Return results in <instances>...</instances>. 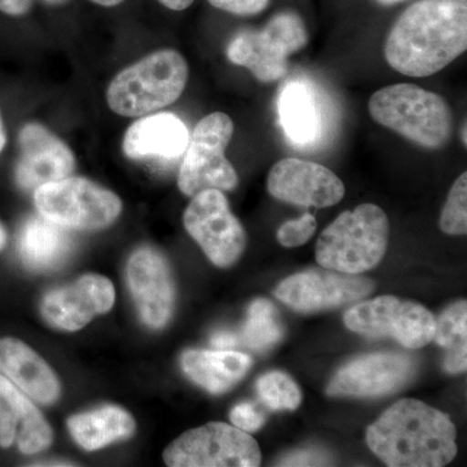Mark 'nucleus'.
I'll return each mask as SVG.
<instances>
[{"mask_svg":"<svg viewBox=\"0 0 467 467\" xmlns=\"http://www.w3.org/2000/svg\"><path fill=\"white\" fill-rule=\"evenodd\" d=\"M187 377L211 393L229 391L241 382L252 365L250 356L235 350L192 349L181 358Z\"/></svg>","mask_w":467,"mask_h":467,"instance_id":"4be33fe9","label":"nucleus"},{"mask_svg":"<svg viewBox=\"0 0 467 467\" xmlns=\"http://www.w3.org/2000/svg\"><path fill=\"white\" fill-rule=\"evenodd\" d=\"M456 426L448 414L402 399L368 426V448L391 467H441L456 457Z\"/></svg>","mask_w":467,"mask_h":467,"instance_id":"f03ea898","label":"nucleus"},{"mask_svg":"<svg viewBox=\"0 0 467 467\" xmlns=\"http://www.w3.org/2000/svg\"><path fill=\"white\" fill-rule=\"evenodd\" d=\"M374 290L370 279L337 270H310L285 278L276 287V299L297 312L333 309L364 299Z\"/></svg>","mask_w":467,"mask_h":467,"instance_id":"f8f14e48","label":"nucleus"},{"mask_svg":"<svg viewBox=\"0 0 467 467\" xmlns=\"http://www.w3.org/2000/svg\"><path fill=\"white\" fill-rule=\"evenodd\" d=\"M189 140L182 119L162 112L135 121L126 131L122 149L131 160H174L183 155Z\"/></svg>","mask_w":467,"mask_h":467,"instance_id":"6ab92c4d","label":"nucleus"},{"mask_svg":"<svg viewBox=\"0 0 467 467\" xmlns=\"http://www.w3.org/2000/svg\"><path fill=\"white\" fill-rule=\"evenodd\" d=\"M15 441L24 453H36L51 444L52 430L33 402L0 376V447L9 448Z\"/></svg>","mask_w":467,"mask_h":467,"instance_id":"a211bd4d","label":"nucleus"},{"mask_svg":"<svg viewBox=\"0 0 467 467\" xmlns=\"http://www.w3.org/2000/svg\"><path fill=\"white\" fill-rule=\"evenodd\" d=\"M0 371L41 404H52L60 395V383L45 359L14 337L0 340Z\"/></svg>","mask_w":467,"mask_h":467,"instance_id":"aec40b11","label":"nucleus"},{"mask_svg":"<svg viewBox=\"0 0 467 467\" xmlns=\"http://www.w3.org/2000/svg\"><path fill=\"white\" fill-rule=\"evenodd\" d=\"M41 216L67 229L100 230L112 225L122 211L119 196L88 178L67 177L34 192Z\"/></svg>","mask_w":467,"mask_h":467,"instance_id":"423d86ee","label":"nucleus"},{"mask_svg":"<svg viewBox=\"0 0 467 467\" xmlns=\"http://www.w3.org/2000/svg\"><path fill=\"white\" fill-rule=\"evenodd\" d=\"M344 324L353 333L389 337L418 349L434 340L436 318L423 306L395 296H380L350 308Z\"/></svg>","mask_w":467,"mask_h":467,"instance_id":"9d476101","label":"nucleus"},{"mask_svg":"<svg viewBox=\"0 0 467 467\" xmlns=\"http://www.w3.org/2000/svg\"><path fill=\"white\" fill-rule=\"evenodd\" d=\"M91 2L103 5V7H116V5H121L125 0H91Z\"/></svg>","mask_w":467,"mask_h":467,"instance_id":"c9c22d12","label":"nucleus"},{"mask_svg":"<svg viewBox=\"0 0 467 467\" xmlns=\"http://www.w3.org/2000/svg\"><path fill=\"white\" fill-rule=\"evenodd\" d=\"M414 374V362L398 353H376L340 368L326 389L328 396H382L395 392Z\"/></svg>","mask_w":467,"mask_h":467,"instance_id":"dca6fc26","label":"nucleus"},{"mask_svg":"<svg viewBox=\"0 0 467 467\" xmlns=\"http://www.w3.org/2000/svg\"><path fill=\"white\" fill-rule=\"evenodd\" d=\"M327 456L322 454L321 451H300L292 453L290 456L282 460L281 465L285 466H316L326 465L327 463Z\"/></svg>","mask_w":467,"mask_h":467,"instance_id":"2f4dec72","label":"nucleus"},{"mask_svg":"<svg viewBox=\"0 0 467 467\" xmlns=\"http://www.w3.org/2000/svg\"><path fill=\"white\" fill-rule=\"evenodd\" d=\"M308 33L299 15L281 12L260 30L236 34L227 47V57L261 82H272L287 73V58L306 47Z\"/></svg>","mask_w":467,"mask_h":467,"instance_id":"6e6552de","label":"nucleus"},{"mask_svg":"<svg viewBox=\"0 0 467 467\" xmlns=\"http://www.w3.org/2000/svg\"><path fill=\"white\" fill-rule=\"evenodd\" d=\"M183 223L214 265L227 267L242 256L247 241L244 227L220 190H202L193 195Z\"/></svg>","mask_w":467,"mask_h":467,"instance_id":"9b49d317","label":"nucleus"},{"mask_svg":"<svg viewBox=\"0 0 467 467\" xmlns=\"http://www.w3.org/2000/svg\"><path fill=\"white\" fill-rule=\"evenodd\" d=\"M278 115L285 134L295 146L317 142L322 133V109L312 86L299 79L284 85L278 97Z\"/></svg>","mask_w":467,"mask_h":467,"instance_id":"412c9836","label":"nucleus"},{"mask_svg":"<svg viewBox=\"0 0 467 467\" xmlns=\"http://www.w3.org/2000/svg\"><path fill=\"white\" fill-rule=\"evenodd\" d=\"M189 81V64L175 50L153 52L125 67L109 84L107 103L117 115L142 117L173 104Z\"/></svg>","mask_w":467,"mask_h":467,"instance_id":"20e7f679","label":"nucleus"},{"mask_svg":"<svg viewBox=\"0 0 467 467\" xmlns=\"http://www.w3.org/2000/svg\"><path fill=\"white\" fill-rule=\"evenodd\" d=\"M16 182L26 192L69 177L76 168L72 150L43 125L26 124L18 135Z\"/></svg>","mask_w":467,"mask_h":467,"instance_id":"2eb2a0df","label":"nucleus"},{"mask_svg":"<svg viewBox=\"0 0 467 467\" xmlns=\"http://www.w3.org/2000/svg\"><path fill=\"white\" fill-rule=\"evenodd\" d=\"M389 221L382 208L361 204L343 212L318 238L316 259L326 269L361 275L376 267L389 247Z\"/></svg>","mask_w":467,"mask_h":467,"instance_id":"39448f33","label":"nucleus"},{"mask_svg":"<svg viewBox=\"0 0 467 467\" xmlns=\"http://www.w3.org/2000/svg\"><path fill=\"white\" fill-rule=\"evenodd\" d=\"M434 340L445 350L448 373L465 371L467 367V304L457 301L436 319Z\"/></svg>","mask_w":467,"mask_h":467,"instance_id":"393cba45","label":"nucleus"},{"mask_svg":"<svg viewBox=\"0 0 467 467\" xmlns=\"http://www.w3.org/2000/svg\"><path fill=\"white\" fill-rule=\"evenodd\" d=\"M382 5H395L398 3L405 2V0H377Z\"/></svg>","mask_w":467,"mask_h":467,"instance_id":"58836bf2","label":"nucleus"},{"mask_svg":"<svg viewBox=\"0 0 467 467\" xmlns=\"http://www.w3.org/2000/svg\"><path fill=\"white\" fill-rule=\"evenodd\" d=\"M368 112L377 124L429 150H441L453 133V113L447 101L420 86H386L368 100Z\"/></svg>","mask_w":467,"mask_h":467,"instance_id":"7ed1b4c3","label":"nucleus"},{"mask_svg":"<svg viewBox=\"0 0 467 467\" xmlns=\"http://www.w3.org/2000/svg\"><path fill=\"white\" fill-rule=\"evenodd\" d=\"M233 134V119L226 113H212L198 122L178 174V187L184 195L207 189L232 192L238 186V174L225 156Z\"/></svg>","mask_w":467,"mask_h":467,"instance_id":"0eeeda50","label":"nucleus"},{"mask_svg":"<svg viewBox=\"0 0 467 467\" xmlns=\"http://www.w3.org/2000/svg\"><path fill=\"white\" fill-rule=\"evenodd\" d=\"M209 3L214 8L236 16H254L267 7L269 0H209Z\"/></svg>","mask_w":467,"mask_h":467,"instance_id":"7c9ffc66","label":"nucleus"},{"mask_svg":"<svg viewBox=\"0 0 467 467\" xmlns=\"http://www.w3.org/2000/svg\"><path fill=\"white\" fill-rule=\"evenodd\" d=\"M256 389L261 400L273 410H295L300 405L299 386L282 371H270L261 377Z\"/></svg>","mask_w":467,"mask_h":467,"instance_id":"bb28decb","label":"nucleus"},{"mask_svg":"<svg viewBox=\"0 0 467 467\" xmlns=\"http://www.w3.org/2000/svg\"><path fill=\"white\" fill-rule=\"evenodd\" d=\"M113 303L112 282L106 276L88 275L73 285L48 292L42 301V315L55 327L76 331L109 312Z\"/></svg>","mask_w":467,"mask_h":467,"instance_id":"f3484780","label":"nucleus"},{"mask_svg":"<svg viewBox=\"0 0 467 467\" xmlns=\"http://www.w3.org/2000/svg\"><path fill=\"white\" fill-rule=\"evenodd\" d=\"M284 334V325L275 306L269 300H254L242 328V342L256 352H265L273 348Z\"/></svg>","mask_w":467,"mask_h":467,"instance_id":"a878e982","label":"nucleus"},{"mask_svg":"<svg viewBox=\"0 0 467 467\" xmlns=\"http://www.w3.org/2000/svg\"><path fill=\"white\" fill-rule=\"evenodd\" d=\"M466 130H467V129H466V124H465V125H463V129H462V131H463V133H462V140H463V144H465V146H466V143H467Z\"/></svg>","mask_w":467,"mask_h":467,"instance_id":"a19ab883","label":"nucleus"},{"mask_svg":"<svg viewBox=\"0 0 467 467\" xmlns=\"http://www.w3.org/2000/svg\"><path fill=\"white\" fill-rule=\"evenodd\" d=\"M467 48V0H418L393 24L384 57L396 72L429 77Z\"/></svg>","mask_w":467,"mask_h":467,"instance_id":"f257e3e1","label":"nucleus"},{"mask_svg":"<svg viewBox=\"0 0 467 467\" xmlns=\"http://www.w3.org/2000/svg\"><path fill=\"white\" fill-rule=\"evenodd\" d=\"M238 339L239 337L236 335L227 333V331H221V333L214 335L213 339H212V346L216 347L218 349H230L238 344Z\"/></svg>","mask_w":467,"mask_h":467,"instance_id":"72a5a7b5","label":"nucleus"},{"mask_svg":"<svg viewBox=\"0 0 467 467\" xmlns=\"http://www.w3.org/2000/svg\"><path fill=\"white\" fill-rule=\"evenodd\" d=\"M7 143V135H5V125H3L2 115H0V152L5 150Z\"/></svg>","mask_w":467,"mask_h":467,"instance_id":"e433bc0d","label":"nucleus"},{"mask_svg":"<svg viewBox=\"0 0 467 467\" xmlns=\"http://www.w3.org/2000/svg\"><path fill=\"white\" fill-rule=\"evenodd\" d=\"M159 2L171 11H183V9L189 8L195 0H159Z\"/></svg>","mask_w":467,"mask_h":467,"instance_id":"f704fd0d","label":"nucleus"},{"mask_svg":"<svg viewBox=\"0 0 467 467\" xmlns=\"http://www.w3.org/2000/svg\"><path fill=\"white\" fill-rule=\"evenodd\" d=\"M266 184L270 195L300 207H333L346 193L342 180L330 169L294 158L276 162Z\"/></svg>","mask_w":467,"mask_h":467,"instance_id":"ddd939ff","label":"nucleus"},{"mask_svg":"<svg viewBox=\"0 0 467 467\" xmlns=\"http://www.w3.org/2000/svg\"><path fill=\"white\" fill-rule=\"evenodd\" d=\"M43 2L50 5H63L69 2V0H43Z\"/></svg>","mask_w":467,"mask_h":467,"instance_id":"ea45409f","label":"nucleus"},{"mask_svg":"<svg viewBox=\"0 0 467 467\" xmlns=\"http://www.w3.org/2000/svg\"><path fill=\"white\" fill-rule=\"evenodd\" d=\"M5 243H7V233H5V226L0 223V251L5 248Z\"/></svg>","mask_w":467,"mask_h":467,"instance_id":"4c0bfd02","label":"nucleus"},{"mask_svg":"<svg viewBox=\"0 0 467 467\" xmlns=\"http://www.w3.org/2000/svg\"><path fill=\"white\" fill-rule=\"evenodd\" d=\"M32 7L33 0H0V12L8 16H24Z\"/></svg>","mask_w":467,"mask_h":467,"instance_id":"473e14b6","label":"nucleus"},{"mask_svg":"<svg viewBox=\"0 0 467 467\" xmlns=\"http://www.w3.org/2000/svg\"><path fill=\"white\" fill-rule=\"evenodd\" d=\"M317 221L313 214H303L297 220H291L279 227L276 238L282 245L288 248L299 247L315 235Z\"/></svg>","mask_w":467,"mask_h":467,"instance_id":"c85d7f7f","label":"nucleus"},{"mask_svg":"<svg viewBox=\"0 0 467 467\" xmlns=\"http://www.w3.org/2000/svg\"><path fill=\"white\" fill-rule=\"evenodd\" d=\"M128 282L140 318L152 328H161L173 315L175 291L168 261L153 248L131 254Z\"/></svg>","mask_w":467,"mask_h":467,"instance_id":"4468645a","label":"nucleus"},{"mask_svg":"<svg viewBox=\"0 0 467 467\" xmlns=\"http://www.w3.org/2000/svg\"><path fill=\"white\" fill-rule=\"evenodd\" d=\"M67 429L84 450L97 451L119 439L130 438L135 420L124 409L109 405L69 418Z\"/></svg>","mask_w":467,"mask_h":467,"instance_id":"b1692460","label":"nucleus"},{"mask_svg":"<svg viewBox=\"0 0 467 467\" xmlns=\"http://www.w3.org/2000/svg\"><path fill=\"white\" fill-rule=\"evenodd\" d=\"M439 226L448 235H465L467 233V173L461 174L451 186Z\"/></svg>","mask_w":467,"mask_h":467,"instance_id":"cd10ccee","label":"nucleus"},{"mask_svg":"<svg viewBox=\"0 0 467 467\" xmlns=\"http://www.w3.org/2000/svg\"><path fill=\"white\" fill-rule=\"evenodd\" d=\"M233 425L245 432L257 431L265 423V417L251 402L236 405L230 413Z\"/></svg>","mask_w":467,"mask_h":467,"instance_id":"c756f323","label":"nucleus"},{"mask_svg":"<svg viewBox=\"0 0 467 467\" xmlns=\"http://www.w3.org/2000/svg\"><path fill=\"white\" fill-rule=\"evenodd\" d=\"M18 251L27 266L46 272L66 263L73 251V239L67 227L39 214L24 223L18 236Z\"/></svg>","mask_w":467,"mask_h":467,"instance_id":"5701e85b","label":"nucleus"},{"mask_svg":"<svg viewBox=\"0 0 467 467\" xmlns=\"http://www.w3.org/2000/svg\"><path fill=\"white\" fill-rule=\"evenodd\" d=\"M171 467H257L259 444L247 432L223 422L190 430L164 451Z\"/></svg>","mask_w":467,"mask_h":467,"instance_id":"1a4fd4ad","label":"nucleus"}]
</instances>
